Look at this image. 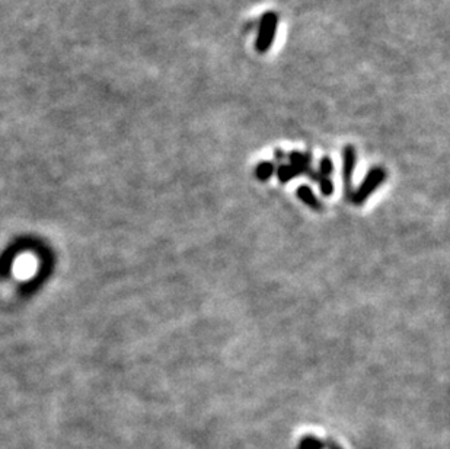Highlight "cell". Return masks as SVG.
<instances>
[{
	"label": "cell",
	"mask_w": 450,
	"mask_h": 449,
	"mask_svg": "<svg viewBox=\"0 0 450 449\" xmlns=\"http://www.w3.org/2000/svg\"><path fill=\"white\" fill-rule=\"evenodd\" d=\"M385 179H386V171L384 168L380 166L372 168V170L366 174L363 183L360 184L356 192H353L350 197L353 203L357 206H362L365 201L375 193V190L385 183Z\"/></svg>",
	"instance_id": "1"
},
{
	"label": "cell",
	"mask_w": 450,
	"mask_h": 449,
	"mask_svg": "<svg viewBox=\"0 0 450 449\" xmlns=\"http://www.w3.org/2000/svg\"><path fill=\"white\" fill-rule=\"evenodd\" d=\"M278 27V15L274 12H265L261 16L260 28H258V36L255 41V49L260 54H265L272 49L274 37L277 34Z\"/></svg>",
	"instance_id": "2"
},
{
	"label": "cell",
	"mask_w": 450,
	"mask_h": 449,
	"mask_svg": "<svg viewBox=\"0 0 450 449\" xmlns=\"http://www.w3.org/2000/svg\"><path fill=\"white\" fill-rule=\"evenodd\" d=\"M357 153L354 146L348 144L343 149V185H344V194L347 197H352L353 194V172L356 168Z\"/></svg>",
	"instance_id": "3"
},
{
	"label": "cell",
	"mask_w": 450,
	"mask_h": 449,
	"mask_svg": "<svg viewBox=\"0 0 450 449\" xmlns=\"http://www.w3.org/2000/svg\"><path fill=\"white\" fill-rule=\"evenodd\" d=\"M14 272L18 277L21 279H27L29 276H32V273L36 272V261H34V258L29 255H24L21 257L19 260L15 263L14 267Z\"/></svg>",
	"instance_id": "4"
},
{
	"label": "cell",
	"mask_w": 450,
	"mask_h": 449,
	"mask_svg": "<svg viewBox=\"0 0 450 449\" xmlns=\"http://www.w3.org/2000/svg\"><path fill=\"white\" fill-rule=\"evenodd\" d=\"M296 196L303 201V203H305L306 206H309V207L313 209V210L321 211V210L323 209V207H322V203L318 200V197L313 194L312 188L308 187V185H300V187L296 190Z\"/></svg>",
	"instance_id": "5"
},
{
	"label": "cell",
	"mask_w": 450,
	"mask_h": 449,
	"mask_svg": "<svg viewBox=\"0 0 450 449\" xmlns=\"http://www.w3.org/2000/svg\"><path fill=\"white\" fill-rule=\"evenodd\" d=\"M290 165L300 168L303 175H306L312 170V153H300V152H291L289 155Z\"/></svg>",
	"instance_id": "6"
},
{
	"label": "cell",
	"mask_w": 450,
	"mask_h": 449,
	"mask_svg": "<svg viewBox=\"0 0 450 449\" xmlns=\"http://www.w3.org/2000/svg\"><path fill=\"white\" fill-rule=\"evenodd\" d=\"M276 171H277V177L280 179V183H283V184L291 181L295 177L303 175V171L300 170V168H296L293 165H280L278 170H276Z\"/></svg>",
	"instance_id": "7"
},
{
	"label": "cell",
	"mask_w": 450,
	"mask_h": 449,
	"mask_svg": "<svg viewBox=\"0 0 450 449\" xmlns=\"http://www.w3.org/2000/svg\"><path fill=\"white\" fill-rule=\"evenodd\" d=\"M255 174H256V177H258V179H260V181H267V179H269L276 174V165L273 162L264 161L261 164H258Z\"/></svg>",
	"instance_id": "8"
},
{
	"label": "cell",
	"mask_w": 450,
	"mask_h": 449,
	"mask_svg": "<svg viewBox=\"0 0 450 449\" xmlns=\"http://www.w3.org/2000/svg\"><path fill=\"white\" fill-rule=\"evenodd\" d=\"M334 172V165L332 161L328 158V156H325V158L321 159L319 162V170L318 174L321 178H330V175Z\"/></svg>",
	"instance_id": "9"
},
{
	"label": "cell",
	"mask_w": 450,
	"mask_h": 449,
	"mask_svg": "<svg viewBox=\"0 0 450 449\" xmlns=\"http://www.w3.org/2000/svg\"><path fill=\"white\" fill-rule=\"evenodd\" d=\"M319 190H321V193L326 197H330L332 193H334V184L330 178H321L319 179Z\"/></svg>",
	"instance_id": "10"
}]
</instances>
